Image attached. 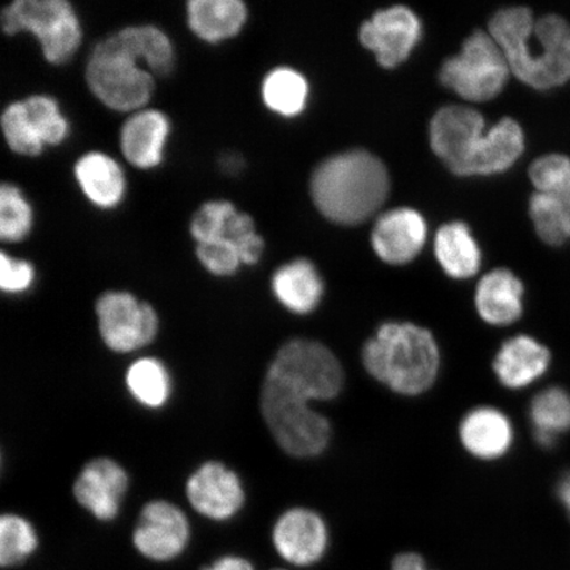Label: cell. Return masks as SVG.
I'll use <instances>...</instances> for the list:
<instances>
[{"mask_svg":"<svg viewBox=\"0 0 570 570\" xmlns=\"http://www.w3.org/2000/svg\"><path fill=\"white\" fill-rule=\"evenodd\" d=\"M570 176V159L564 155H547L534 161L530 178L539 194L556 195Z\"/></svg>","mask_w":570,"mask_h":570,"instance_id":"obj_36","label":"cell"},{"mask_svg":"<svg viewBox=\"0 0 570 570\" xmlns=\"http://www.w3.org/2000/svg\"><path fill=\"white\" fill-rule=\"evenodd\" d=\"M459 439L465 452L480 461L508 455L515 443V428L508 413L494 405H476L462 416Z\"/></svg>","mask_w":570,"mask_h":570,"instance_id":"obj_16","label":"cell"},{"mask_svg":"<svg viewBox=\"0 0 570 570\" xmlns=\"http://www.w3.org/2000/svg\"><path fill=\"white\" fill-rule=\"evenodd\" d=\"M530 216L547 245L561 246L570 239V206L558 197L537 191L531 197Z\"/></svg>","mask_w":570,"mask_h":570,"instance_id":"obj_30","label":"cell"},{"mask_svg":"<svg viewBox=\"0 0 570 570\" xmlns=\"http://www.w3.org/2000/svg\"><path fill=\"white\" fill-rule=\"evenodd\" d=\"M390 191L387 168L373 154L354 149L332 156L313 173V203L340 225H358L380 210Z\"/></svg>","mask_w":570,"mask_h":570,"instance_id":"obj_3","label":"cell"},{"mask_svg":"<svg viewBox=\"0 0 570 570\" xmlns=\"http://www.w3.org/2000/svg\"><path fill=\"white\" fill-rule=\"evenodd\" d=\"M199 570H255L253 562L239 554H224Z\"/></svg>","mask_w":570,"mask_h":570,"instance_id":"obj_38","label":"cell"},{"mask_svg":"<svg viewBox=\"0 0 570 570\" xmlns=\"http://www.w3.org/2000/svg\"><path fill=\"white\" fill-rule=\"evenodd\" d=\"M237 210L235 205L226 199L206 202L190 218L189 230L191 238L198 244L223 239L227 219Z\"/></svg>","mask_w":570,"mask_h":570,"instance_id":"obj_34","label":"cell"},{"mask_svg":"<svg viewBox=\"0 0 570 570\" xmlns=\"http://www.w3.org/2000/svg\"><path fill=\"white\" fill-rule=\"evenodd\" d=\"M309 87L297 70L279 67L267 73L262 82V98L267 109L282 117H296L308 102Z\"/></svg>","mask_w":570,"mask_h":570,"instance_id":"obj_28","label":"cell"},{"mask_svg":"<svg viewBox=\"0 0 570 570\" xmlns=\"http://www.w3.org/2000/svg\"><path fill=\"white\" fill-rule=\"evenodd\" d=\"M426 233L422 214L407 208L394 209L376 220L372 235L373 248L387 265H407L422 252Z\"/></svg>","mask_w":570,"mask_h":570,"instance_id":"obj_18","label":"cell"},{"mask_svg":"<svg viewBox=\"0 0 570 570\" xmlns=\"http://www.w3.org/2000/svg\"><path fill=\"white\" fill-rule=\"evenodd\" d=\"M39 548V534L31 520L6 512L0 517V566L12 569L23 566Z\"/></svg>","mask_w":570,"mask_h":570,"instance_id":"obj_29","label":"cell"},{"mask_svg":"<svg viewBox=\"0 0 570 570\" xmlns=\"http://www.w3.org/2000/svg\"><path fill=\"white\" fill-rule=\"evenodd\" d=\"M273 570H288V569H273Z\"/></svg>","mask_w":570,"mask_h":570,"instance_id":"obj_41","label":"cell"},{"mask_svg":"<svg viewBox=\"0 0 570 570\" xmlns=\"http://www.w3.org/2000/svg\"><path fill=\"white\" fill-rule=\"evenodd\" d=\"M130 489V474L122 463L98 455L85 462L78 472L71 493L89 515L101 523L117 520Z\"/></svg>","mask_w":570,"mask_h":570,"instance_id":"obj_12","label":"cell"},{"mask_svg":"<svg viewBox=\"0 0 570 570\" xmlns=\"http://www.w3.org/2000/svg\"><path fill=\"white\" fill-rule=\"evenodd\" d=\"M248 10L242 0H189L187 23L199 40L217 45L235 38L247 23Z\"/></svg>","mask_w":570,"mask_h":570,"instance_id":"obj_23","label":"cell"},{"mask_svg":"<svg viewBox=\"0 0 570 570\" xmlns=\"http://www.w3.org/2000/svg\"><path fill=\"white\" fill-rule=\"evenodd\" d=\"M0 27L7 36L33 35L52 66L73 59L82 45L80 19L67 0H16L0 12Z\"/></svg>","mask_w":570,"mask_h":570,"instance_id":"obj_6","label":"cell"},{"mask_svg":"<svg viewBox=\"0 0 570 570\" xmlns=\"http://www.w3.org/2000/svg\"><path fill=\"white\" fill-rule=\"evenodd\" d=\"M99 338L116 354H132L153 345L160 332L158 311L131 292H102L95 304Z\"/></svg>","mask_w":570,"mask_h":570,"instance_id":"obj_8","label":"cell"},{"mask_svg":"<svg viewBox=\"0 0 570 570\" xmlns=\"http://www.w3.org/2000/svg\"><path fill=\"white\" fill-rule=\"evenodd\" d=\"M0 125H2L7 146L12 153L27 156V158H36L45 151V142L33 130L23 101H13L7 105L2 117H0Z\"/></svg>","mask_w":570,"mask_h":570,"instance_id":"obj_33","label":"cell"},{"mask_svg":"<svg viewBox=\"0 0 570 570\" xmlns=\"http://www.w3.org/2000/svg\"><path fill=\"white\" fill-rule=\"evenodd\" d=\"M190 520L180 505L168 499H151L141 505L131 541L142 559L166 564L188 550Z\"/></svg>","mask_w":570,"mask_h":570,"instance_id":"obj_10","label":"cell"},{"mask_svg":"<svg viewBox=\"0 0 570 570\" xmlns=\"http://www.w3.org/2000/svg\"><path fill=\"white\" fill-rule=\"evenodd\" d=\"M420 38L422 23L416 13L404 6L376 12L360 31L362 46L372 51L377 63L386 69L396 68L407 60Z\"/></svg>","mask_w":570,"mask_h":570,"instance_id":"obj_15","label":"cell"},{"mask_svg":"<svg viewBox=\"0 0 570 570\" xmlns=\"http://www.w3.org/2000/svg\"><path fill=\"white\" fill-rule=\"evenodd\" d=\"M330 529L317 511L295 505L275 520L271 541L274 550L292 567L317 564L330 547Z\"/></svg>","mask_w":570,"mask_h":570,"instance_id":"obj_14","label":"cell"},{"mask_svg":"<svg viewBox=\"0 0 570 570\" xmlns=\"http://www.w3.org/2000/svg\"><path fill=\"white\" fill-rule=\"evenodd\" d=\"M344 386V366L332 348L296 337L277 348L263 377L261 396L313 407L316 402L334 401Z\"/></svg>","mask_w":570,"mask_h":570,"instance_id":"obj_4","label":"cell"},{"mask_svg":"<svg viewBox=\"0 0 570 570\" xmlns=\"http://www.w3.org/2000/svg\"><path fill=\"white\" fill-rule=\"evenodd\" d=\"M73 173L83 196L97 208L116 209L124 202L126 176L110 155L101 151L83 154L76 161Z\"/></svg>","mask_w":570,"mask_h":570,"instance_id":"obj_22","label":"cell"},{"mask_svg":"<svg viewBox=\"0 0 570 570\" xmlns=\"http://www.w3.org/2000/svg\"><path fill=\"white\" fill-rule=\"evenodd\" d=\"M32 205L16 184L4 181L0 187V239L19 244L31 234Z\"/></svg>","mask_w":570,"mask_h":570,"instance_id":"obj_31","label":"cell"},{"mask_svg":"<svg viewBox=\"0 0 570 570\" xmlns=\"http://www.w3.org/2000/svg\"><path fill=\"white\" fill-rule=\"evenodd\" d=\"M271 291L285 311L296 316L315 312L324 297V282L308 259H295L281 266L271 277Z\"/></svg>","mask_w":570,"mask_h":570,"instance_id":"obj_21","label":"cell"},{"mask_svg":"<svg viewBox=\"0 0 570 570\" xmlns=\"http://www.w3.org/2000/svg\"><path fill=\"white\" fill-rule=\"evenodd\" d=\"M170 134L166 114L156 109L135 111L120 128L119 146L124 158L132 167L149 170L158 168Z\"/></svg>","mask_w":570,"mask_h":570,"instance_id":"obj_19","label":"cell"},{"mask_svg":"<svg viewBox=\"0 0 570 570\" xmlns=\"http://www.w3.org/2000/svg\"><path fill=\"white\" fill-rule=\"evenodd\" d=\"M259 409L271 436L289 458L316 459L330 446L331 420L315 407H298L259 396Z\"/></svg>","mask_w":570,"mask_h":570,"instance_id":"obj_9","label":"cell"},{"mask_svg":"<svg viewBox=\"0 0 570 570\" xmlns=\"http://www.w3.org/2000/svg\"><path fill=\"white\" fill-rule=\"evenodd\" d=\"M524 151V134L514 119L503 118L484 134L483 140L465 175L484 176L510 169Z\"/></svg>","mask_w":570,"mask_h":570,"instance_id":"obj_24","label":"cell"},{"mask_svg":"<svg viewBox=\"0 0 570 570\" xmlns=\"http://www.w3.org/2000/svg\"><path fill=\"white\" fill-rule=\"evenodd\" d=\"M550 348L530 334H515L499 346L493 360V373L501 386L511 391L525 390L539 382L550 370Z\"/></svg>","mask_w":570,"mask_h":570,"instance_id":"obj_17","label":"cell"},{"mask_svg":"<svg viewBox=\"0 0 570 570\" xmlns=\"http://www.w3.org/2000/svg\"><path fill=\"white\" fill-rule=\"evenodd\" d=\"M474 305L484 324L510 326L523 316L524 285L508 268L490 271L476 285Z\"/></svg>","mask_w":570,"mask_h":570,"instance_id":"obj_20","label":"cell"},{"mask_svg":"<svg viewBox=\"0 0 570 570\" xmlns=\"http://www.w3.org/2000/svg\"><path fill=\"white\" fill-rule=\"evenodd\" d=\"M361 361L374 381L405 397L424 395L441 372L436 337L411 321H387L377 326L362 346Z\"/></svg>","mask_w":570,"mask_h":570,"instance_id":"obj_2","label":"cell"},{"mask_svg":"<svg viewBox=\"0 0 570 570\" xmlns=\"http://www.w3.org/2000/svg\"><path fill=\"white\" fill-rule=\"evenodd\" d=\"M511 70L490 32L475 31L463 41L459 55L444 61L440 81L470 102H487L501 95Z\"/></svg>","mask_w":570,"mask_h":570,"instance_id":"obj_7","label":"cell"},{"mask_svg":"<svg viewBox=\"0 0 570 570\" xmlns=\"http://www.w3.org/2000/svg\"><path fill=\"white\" fill-rule=\"evenodd\" d=\"M489 32L514 75L529 87L548 90L570 80V26L558 16L534 19L525 7L498 11Z\"/></svg>","mask_w":570,"mask_h":570,"instance_id":"obj_1","label":"cell"},{"mask_svg":"<svg viewBox=\"0 0 570 570\" xmlns=\"http://www.w3.org/2000/svg\"><path fill=\"white\" fill-rule=\"evenodd\" d=\"M392 570H430L426 568L425 560L415 552H404L397 554L391 566Z\"/></svg>","mask_w":570,"mask_h":570,"instance_id":"obj_39","label":"cell"},{"mask_svg":"<svg viewBox=\"0 0 570 570\" xmlns=\"http://www.w3.org/2000/svg\"><path fill=\"white\" fill-rule=\"evenodd\" d=\"M28 118L46 147L60 146L69 135V122L60 111L56 99L47 95H33L23 99Z\"/></svg>","mask_w":570,"mask_h":570,"instance_id":"obj_32","label":"cell"},{"mask_svg":"<svg viewBox=\"0 0 570 570\" xmlns=\"http://www.w3.org/2000/svg\"><path fill=\"white\" fill-rule=\"evenodd\" d=\"M125 386L142 409L158 411L173 399L174 377L158 356H139L126 368Z\"/></svg>","mask_w":570,"mask_h":570,"instance_id":"obj_25","label":"cell"},{"mask_svg":"<svg viewBox=\"0 0 570 570\" xmlns=\"http://www.w3.org/2000/svg\"><path fill=\"white\" fill-rule=\"evenodd\" d=\"M556 494L560 499L562 508L566 509L568 517L570 518V472L561 476L556 488Z\"/></svg>","mask_w":570,"mask_h":570,"instance_id":"obj_40","label":"cell"},{"mask_svg":"<svg viewBox=\"0 0 570 570\" xmlns=\"http://www.w3.org/2000/svg\"><path fill=\"white\" fill-rule=\"evenodd\" d=\"M434 253L444 273L455 281H466L479 274L481 249L469 227L462 223L444 225L434 240Z\"/></svg>","mask_w":570,"mask_h":570,"instance_id":"obj_26","label":"cell"},{"mask_svg":"<svg viewBox=\"0 0 570 570\" xmlns=\"http://www.w3.org/2000/svg\"><path fill=\"white\" fill-rule=\"evenodd\" d=\"M36 279L31 262L13 258L6 252L0 253V289L6 295H23L32 288Z\"/></svg>","mask_w":570,"mask_h":570,"instance_id":"obj_37","label":"cell"},{"mask_svg":"<svg viewBox=\"0 0 570 570\" xmlns=\"http://www.w3.org/2000/svg\"><path fill=\"white\" fill-rule=\"evenodd\" d=\"M85 80L99 102L118 112H135L151 101L155 76L122 28L92 48Z\"/></svg>","mask_w":570,"mask_h":570,"instance_id":"obj_5","label":"cell"},{"mask_svg":"<svg viewBox=\"0 0 570 570\" xmlns=\"http://www.w3.org/2000/svg\"><path fill=\"white\" fill-rule=\"evenodd\" d=\"M196 258L199 265L217 277L234 276L244 266L237 248L225 239L196 245Z\"/></svg>","mask_w":570,"mask_h":570,"instance_id":"obj_35","label":"cell"},{"mask_svg":"<svg viewBox=\"0 0 570 570\" xmlns=\"http://www.w3.org/2000/svg\"><path fill=\"white\" fill-rule=\"evenodd\" d=\"M184 490L190 508L210 522H230L246 505L244 481L223 461L199 463L185 481Z\"/></svg>","mask_w":570,"mask_h":570,"instance_id":"obj_11","label":"cell"},{"mask_svg":"<svg viewBox=\"0 0 570 570\" xmlns=\"http://www.w3.org/2000/svg\"><path fill=\"white\" fill-rule=\"evenodd\" d=\"M484 134V120L479 111L466 106H446L432 119L431 146L454 175L463 176Z\"/></svg>","mask_w":570,"mask_h":570,"instance_id":"obj_13","label":"cell"},{"mask_svg":"<svg viewBox=\"0 0 570 570\" xmlns=\"http://www.w3.org/2000/svg\"><path fill=\"white\" fill-rule=\"evenodd\" d=\"M529 417L537 443L552 448L561 434L570 431L569 392L561 387L541 390L532 397Z\"/></svg>","mask_w":570,"mask_h":570,"instance_id":"obj_27","label":"cell"}]
</instances>
